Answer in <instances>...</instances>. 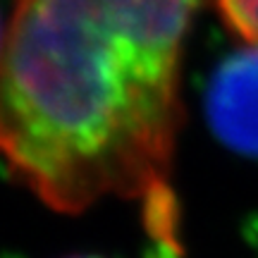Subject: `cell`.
<instances>
[{
    "instance_id": "cell-4",
    "label": "cell",
    "mask_w": 258,
    "mask_h": 258,
    "mask_svg": "<svg viewBox=\"0 0 258 258\" xmlns=\"http://www.w3.org/2000/svg\"><path fill=\"white\" fill-rule=\"evenodd\" d=\"M70 258H98V256H70Z\"/></svg>"
},
{
    "instance_id": "cell-5",
    "label": "cell",
    "mask_w": 258,
    "mask_h": 258,
    "mask_svg": "<svg viewBox=\"0 0 258 258\" xmlns=\"http://www.w3.org/2000/svg\"><path fill=\"white\" fill-rule=\"evenodd\" d=\"M256 234H258V227H256ZM256 246H258V241H256Z\"/></svg>"
},
{
    "instance_id": "cell-1",
    "label": "cell",
    "mask_w": 258,
    "mask_h": 258,
    "mask_svg": "<svg viewBox=\"0 0 258 258\" xmlns=\"http://www.w3.org/2000/svg\"><path fill=\"white\" fill-rule=\"evenodd\" d=\"M196 0H15L0 43V160L60 213L144 208L153 258H182L172 158Z\"/></svg>"
},
{
    "instance_id": "cell-6",
    "label": "cell",
    "mask_w": 258,
    "mask_h": 258,
    "mask_svg": "<svg viewBox=\"0 0 258 258\" xmlns=\"http://www.w3.org/2000/svg\"><path fill=\"white\" fill-rule=\"evenodd\" d=\"M0 43H3V36H0Z\"/></svg>"
},
{
    "instance_id": "cell-3",
    "label": "cell",
    "mask_w": 258,
    "mask_h": 258,
    "mask_svg": "<svg viewBox=\"0 0 258 258\" xmlns=\"http://www.w3.org/2000/svg\"><path fill=\"white\" fill-rule=\"evenodd\" d=\"M225 22L251 46H258V0H218Z\"/></svg>"
},
{
    "instance_id": "cell-2",
    "label": "cell",
    "mask_w": 258,
    "mask_h": 258,
    "mask_svg": "<svg viewBox=\"0 0 258 258\" xmlns=\"http://www.w3.org/2000/svg\"><path fill=\"white\" fill-rule=\"evenodd\" d=\"M206 110L213 132L227 146L258 156V46L222 60L208 84Z\"/></svg>"
}]
</instances>
